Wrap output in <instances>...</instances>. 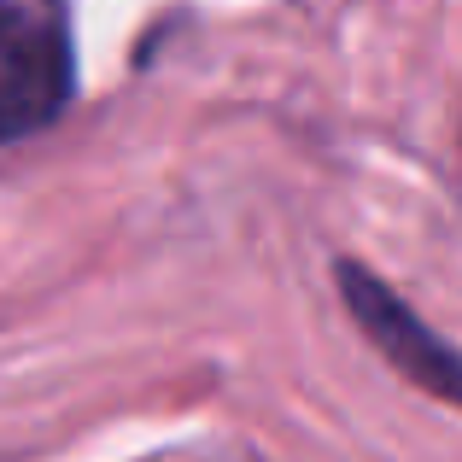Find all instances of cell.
<instances>
[{
    "mask_svg": "<svg viewBox=\"0 0 462 462\" xmlns=\"http://www.w3.org/2000/svg\"><path fill=\"white\" fill-rule=\"evenodd\" d=\"M77 94L70 0H0V141L42 135Z\"/></svg>",
    "mask_w": 462,
    "mask_h": 462,
    "instance_id": "1",
    "label": "cell"
},
{
    "mask_svg": "<svg viewBox=\"0 0 462 462\" xmlns=\"http://www.w3.org/2000/svg\"><path fill=\"white\" fill-rule=\"evenodd\" d=\"M339 293H346L357 328L410 374V381L428 386V393H439V398H451V404H462V357L445 351L439 334L421 328V316L410 310L393 287H381L369 270H357V263H339Z\"/></svg>",
    "mask_w": 462,
    "mask_h": 462,
    "instance_id": "2",
    "label": "cell"
}]
</instances>
